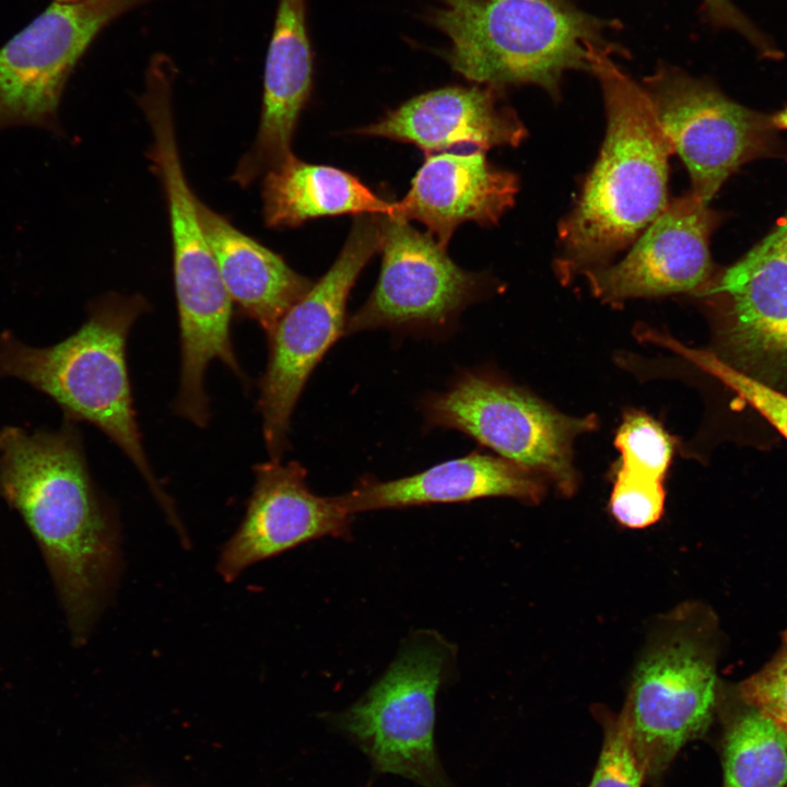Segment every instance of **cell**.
Returning <instances> with one entry per match:
<instances>
[{
	"mask_svg": "<svg viewBox=\"0 0 787 787\" xmlns=\"http://www.w3.org/2000/svg\"><path fill=\"white\" fill-rule=\"evenodd\" d=\"M431 427L465 433L500 457L543 479L564 495L575 493L578 474L573 443L598 426L595 414H564L527 390L486 371H465L448 388L421 403Z\"/></svg>",
	"mask_w": 787,
	"mask_h": 787,
	"instance_id": "obj_6",
	"label": "cell"
},
{
	"mask_svg": "<svg viewBox=\"0 0 787 787\" xmlns=\"http://www.w3.org/2000/svg\"><path fill=\"white\" fill-rule=\"evenodd\" d=\"M0 496L23 518L39 545L82 645L116 587L119 526L93 481L77 423L56 430H0Z\"/></svg>",
	"mask_w": 787,
	"mask_h": 787,
	"instance_id": "obj_1",
	"label": "cell"
},
{
	"mask_svg": "<svg viewBox=\"0 0 787 787\" xmlns=\"http://www.w3.org/2000/svg\"><path fill=\"white\" fill-rule=\"evenodd\" d=\"M367 787H369V786H367Z\"/></svg>",
	"mask_w": 787,
	"mask_h": 787,
	"instance_id": "obj_31",
	"label": "cell"
},
{
	"mask_svg": "<svg viewBox=\"0 0 787 787\" xmlns=\"http://www.w3.org/2000/svg\"><path fill=\"white\" fill-rule=\"evenodd\" d=\"M644 337L646 340L674 350L695 366L718 379L755 409L787 438L786 395L761 379L732 366L714 352L686 348L658 332L645 331Z\"/></svg>",
	"mask_w": 787,
	"mask_h": 787,
	"instance_id": "obj_22",
	"label": "cell"
},
{
	"mask_svg": "<svg viewBox=\"0 0 787 787\" xmlns=\"http://www.w3.org/2000/svg\"><path fill=\"white\" fill-rule=\"evenodd\" d=\"M592 713L602 730V743L588 787H642L645 773L623 717L603 705H596Z\"/></svg>",
	"mask_w": 787,
	"mask_h": 787,
	"instance_id": "obj_24",
	"label": "cell"
},
{
	"mask_svg": "<svg viewBox=\"0 0 787 787\" xmlns=\"http://www.w3.org/2000/svg\"><path fill=\"white\" fill-rule=\"evenodd\" d=\"M718 631L698 603L669 613L645 648L620 714L650 787H662L680 751L717 717Z\"/></svg>",
	"mask_w": 787,
	"mask_h": 787,
	"instance_id": "obj_5",
	"label": "cell"
},
{
	"mask_svg": "<svg viewBox=\"0 0 787 787\" xmlns=\"http://www.w3.org/2000/svg\"><path fill=\"white\" fill-rule=\"evenodd\" d=\"M602 52L592 59L607 129L598 160L576 205L559 226L555 273L568 284L606 267L642 235L668 204L673 153L642 85Z\"/></svg>",
	"mask_w": 787,
	"mask_h": 787,
	"instance_id": "obj_2",
	"label": "cell"
},
{
	"mask_svg": "<svg viewBox=\"0 0 787 787\" xmlns=\"http://www.w3.org/2000/svg\"><path fill=\"white\" fill-rule=\"evenodd\" d=\"M614 445L620 453L615 472L663 482L674 439L660 422L643 411H629L615 432Z\"/></svg>",
	"mask_w": 787,
	"mask_h": 787,
	"instance_id": "obj_23",
	"label": "cell"
},
{
	"mask_svg": "<svg viewBox=\"0 0 787 787\" xmlns=\"http://www.w3.org/2000/svg\"><path fill=\"white\" fill-rule=\"evenodd\" d=\"M736 690L747 702L787 728V631L776 655Z\"/></svg>",
	"mask_w": 787,
	"mask_h": 787,
	"instance_id": "obj_26",
	"label": "cell"
},
{
	"mask_svg": "<svg viewBox=\"0 0 787 787\" xmlns=\"http://www.w3.org/2000/svg\"><path fill=\"white\" fill-rule=\"evenodd\" d=\"M428 20L447 40L451 68L480 85L533 84L561 96L567 71H591L595 56L620 54L613 21L571 0H434Z\"/></svg>",
	"mask_w": 787,
	"mask_h": 787,
	"instance_id": "obj_4",
	"label": "cell"
},
{
	"mask_svg": "<svg viewBox=\"0 0 787 787\" xmlns=\"http://www.w3.org/2000/svg\"><path fill=\"white\" fill-rule=\"evenodd\" d=\"M355 132L412 143L427 154L462 145L483 151L517 146L527 136L501 90L480 84L416 95Z\"/></svg>",
	"mask_w": 787,
	"mask_h": 787,
	"instance_id": "obj_15",
	"label": "cell"
},
{
	"mask_svg": "<svg viewBox=\"0 0 787 787\" xmlns=\"http://www.w3.org/2000/svg\"><path fill=\"white\" fill-rule=\"evenodd\" d=\"M656 120L690 174L692 193L707 203L759 150L765 124L707 81L661 64L643 81Z\"/></svg>",
	"mask_w": 787,
	"mask_h": 787,
	"instance_id": "obj_12",
	"label": "cell"
},
{
	"mask_svg": "<svg viewBox=\"0 0 787 787\" xmlns=\"http://www.w3.org/2000/svg\"><path fill=\"white\" fill-rule=\"evenodd\" d=\"M57 1H61V2H72V1H80V0H57Z\"/></svg>",
	"mask_w": 787,
	"mask_h": 787,
	"instance_id": "obj_30",
	"label": "cell"
},
{
	"mask_svg": "<svg viewBox=\"0 0 787 787\" xmlns=\"http://www.w3.org/2000/svg\"><path fill=\"white\" fill-rule=\"evenodd\" d=\"M261 197L263 220L270 228L296 227L321 216H392L397 211V202L380 198L354 175L293 154L263 175Z\"/></svg>",
	"mask_w": 787,
	"mask_h": 787,
	"instance_id": "obj_20",
	"label": "cell"
},
{
	"mask_svg": "<svg viewBox=\"0 0 787 787\" xmlns=\"http://www.w3.org/2000/svg\"><path fill=\"white\" fill-rule=\"evenodd\" d=\"M702 1L708 20L715 26L737 32L763 55L774 57L779 54L774 43L731 0Z\"/></svg>",
	"mask_w": 787,
	"mask_h": 787,
	"instance_id": "obj_27",
	"label": "cell"
},
{
	"mask_svg": "<svg viewBox=\"0 0 787 787\" xmlns=\"http://www.w3.org/2000/svg\"><path fill=\"white\" fill-rule=\"evenodd\" d=\"M255 483L235 533L223 547L216 569L226 582L249 566L322 537L348 538L352 515L339 496L322 497L307 485L297 461L254 466Z\"/></svg>",
	"mask_w": 787,
	"mask_h": 787,
	"instance_id": "obj_14",
	"label": "cell"
},
{
	"mask_svg": "<svg viewBox=\"0 0 787 787\" xmlns=\"http://www.w3.org/2000/svg\"><path fill=\"white\" fill-rule=\"evenodd\" d=\"M717 214L692 192L669 201L618 263L586 272L592 294L619 306L627 299L704 292L713 262Z\"/></svg>",
	"mask_w": 787,
	"mask_h": 787,
	"instance_id": "obj_13",
	"label": "cell"
},
{
	"mask_svg": "<svg viewBox=\"0 0 787 787\" xmlns=\"http://www.w3.org/2000/svg\"><path fill=\"white\" fill-rule=\"evenodd\" d=\"M772 124L778 128L787 129V108L776 115Z\"/></svg>",
	"mask_w": 787,
	"mask_h": 787,
	"instance_id": "obj_29",
	"label": "cell"
},
{
	"mask_svg": "<svg viewBox=\"0 0 787 787\" xmlns=\"http://www.w3.org/2000/svg\"><path fill=\"white\" fill-rule=\"evenodd\" d=\"M453 655L436 634H418L357 702L331 717L376 772L423 787H451L438 760L434 728L436 695Z\"/></svg>",
	"mask_w": 787,
	"mask_h": 787,
	"instance_id": "obj_8",
	"label": "cell"
},
{
	"mask_svg": "<svg viewBox=\"0 0 787 787\" xmlns=\"http://www.w3.org/2000/svg\"><path fill=\"white\" fill-rule=\"evenodd\" d=\"M149 310L140 294L108 293L87 307L82 326L50 346L22 342L0 333V378H15L48 396L63 420L85 422L102 431L128 457L177 531L187 533L171 496L146 457L133 406L127 365V340L137 319Z\"/></svg>",
	"mask_w": 787,
	"mask_h": 787,
	"instance_id": "obj_3",
	"label": "cell"
},
{
	"mask_svg": "<svg viewBox=\"0 0 787 787\" xmlns=\"http://www.w3.org/2000/svg\"><path fill=\"white\" fill-rule=\"evenodd\" d=\"M665 502L662 481L615 472L609 507L623 527L644 529L656 524L663 514Z\"/></svg>",
	"mask_w": 787,
	"mask_h": 787,
	"instance_id": "obj_25",
	"label": "cell"
},
{
	"mask_svg": "<svg viewBox=\"0 0 787 787\" xmlns=\"http://www.w3.org/2000/svg\"><path fill=\"white\" fill-rule=\"evenodd\" d=\"M544 493V479L537 473L503 457L472 453L400 479H366L339 498L353 516L369 510L496 496L538 504Z\"/></svg>",
	"mask_w": 787,
	"mask_h": 787,
	"instance_id": "obj_18",
	"label": "cell"
},
{
	"mask_svg": "<svg viewBox=\"0 0 787 787\" xmlns=\"http://www.w3.org/2000/svg\"><path fill=\"white\" fill-rule=\"evenodd\" d=\"M384 216H356L332 266L283 315L268 339L269 356L259 380L258 409L271 460H281L287 449L291 418L313 371L344 334L351 290L381 249Z\"/></svg>",
	"mask_w": 787,
	"mask_h": 787,
	"instance_id": "obj_9",
	"label": "cell"
},
{
	"mask_svg": "<svg viewBox=\"0 0 787 787\" xmlns=\"http://www.w3.org/2000/svg\"><path fill=\"white\" fill-rule=\"evenodd\" d=\"M151 0H54L0 48V132L34 127L60 133L67 82L111 21Z\"/></svg>",
	"mask_w": 787,
	"mask_h": 787,
	"instance_id": "obj_10",
	"label": "cell"
},
{
	"mask_svg": "<svg viewBox=\"0 0 787 787\" xmlns=\"http://www.w3.org/2000/svg\"><path fill=\"white\" fill-rule=\"evenodd\" d=\"M517 175L492 165L483 150L427 154L395 215L418 221L444 248L465 222L497 224L513 207Z\"/></svg>",
	"mask_w": 787,
	"mask_h": 787,
	"instance_id": "obj_16",
	"label": "cell"
},
{
	"mask_svg": "<svg viewBox=\"0 0 787 787\" xmlns=\"http://www.w3.org/2000/svg\"><path fill=\"white\" fill-rule=\"evenodd\" d=\"M197 208L233 305L240 316L255 320L269 339L283 315L314 282L199 199Z\"/></svg>",
	"mask_w": 787,
	"mask_h": 787,
	"instance_id": "obj_19",
	"label": "cell"
},
{
	"mask_svg": "<svg viewBox=\"0 0 787 787\" xmlns=\"http://www.w3.org/2000/svg\"><path fill=\"white\" fill-rule=\"evenodd\" d=\"M383 259L366 302L346 319L344 334L387 328L438 333L490 289L482 273L461 269L428 233L384 216Z\"/></svg>",
	"mask_w": 787,
	"mask_h": 787,
	"instance_id": "obj_11",
	"label": "cell"
},
{
	"mask_svg": "<svg viewBox=\"0 0 787 787\" xmlns=\"http://www.w3.org/2000/svg\"><path fill=\"white\" fill-rule=\"evenodd\" d=\"M723 787H787V728L720 683Z\"/></svg>",
	"mask_w": 787,
	"mask_h": 787,
	"instance_id": "obj_21",
	"label": "cell"
},
{
	"mask_svg": "<svg viewBox=\"0 0 787 787\" xmlns=\"http://www.w3.org/2000/svg\"><path fill=\"white\" fill-rule=\"evenodd\" d=\"M173 79L165 69L148 71L139 104L151 127L153 142L148 156L161 180L169 216L180 348L209 355L232 342L233 303L202 227L198 198L181 165L172 107Z\"/></svg>",
	"mask_w": 787,
	"mask_h": 787,
	"instance_id": "obj_7",
	"label": "cell"
},
{
	"mask_svg": "<svg viewBox=\"0 0 787 787\" xmlns=\"http://www.w3.org/2000/svg\"><path fill=\"white\" fill-rule=\"evenodd\" d=\"M313 85L306 0H279L266 58L260 121L232 179L243 188L283 163Z\"/></svg>",
	"mask_w": 787,
	"mask_h": 787,
	"instance_id": "obj_17",
	"label": "cell"
},
{
	"mask_svg": "<svg viewBox=\"0 0 787 787\" xmlns=\"http://www.w3.org/2000/svg\"><path fill=\"white\" fill-rule=\"evenodd\" d=\"M765 239L787 260V214Z\"/></svg>",
	"mask_w": 787,
	"mask_h": 787,
	"instance_id": "obj_28",
	"label": "cell"
}]
</instances>
